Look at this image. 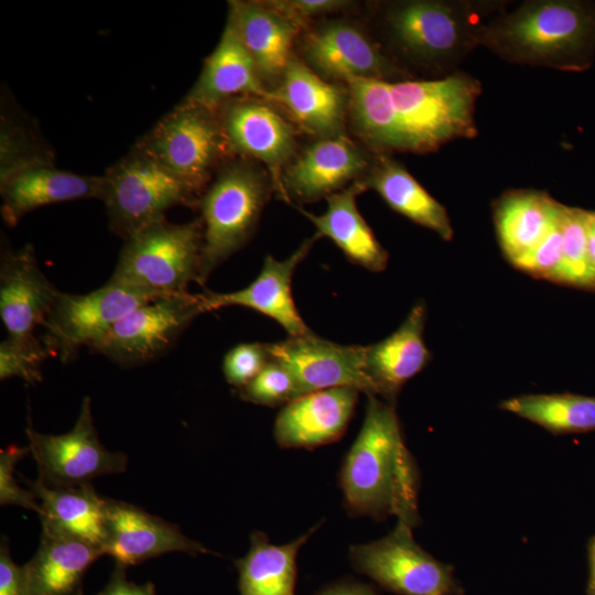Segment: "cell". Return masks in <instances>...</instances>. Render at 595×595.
Instances as JSON below:
<instances>
[{
  "label": "cell",
  "instance_id": "d4e9b609",
  "mask_svg": "<svg viewBox=\"0 0 595 595\" xmlns=\"http://www.w3.org/2000/svg\"><path fill=\"white\" fill-rule=\"evenodd\" d=\"M238 96L269 99L270 91L261 83L235 28L226 20L218 44L206 57L197 80L183 100L216 110Z\"/></svg>",
  "mask_w": 595,
  "mask_h": 595
},
{
  "label": "cell",
  "instance_id": "5bb4252c",
  "mask_svg": "<svg viewBox=\"0 0 595 595\" xmlns=\"http://www.w3.org/2000/svg\"><path fill=\"white\" fill-rule=\"evenodd\" d=\"M300 40L302 61L325 80H407L401 67L354 21L332 19L311 24Z\"/></svg>",
  "mask_w": 595,
  "mask_h": 595
},
{
  "label": "cell",
  "instance_id": "5b68a950",
  "mask_svg": "<svg viewBox=\"0 0 595 595\" xmlns=\"http://www.w3.org/2000/svg\"><path fill=\"white\" fill-rule=\"evenodd\" d=\"M484 4L466 1L409 0L386 6L390 43L408 61L442 72L479 45Z\"/></svg>",
  "mask_w": 595,
  "mask_h": 595
},
{
  "label": "cell",
  "instance_id": "3957f363",
  "mask_svg": "<svg viewBox=\"0 0 595 595\" xmlns=\"http://www.w3.org/2000/svg\"><path fill=\"white\" fill-rule=\"evenodd\" d=\"M595 44V12L565 0L526 1L486 22L479 35L500 57L553 68L582 66Z\"/></svg>",
  "mask_w": 595,
  "mask_h": 595
},
{
  "label": "cell",
  "instance_id": "f1b7e54d",
  "mask_svg": "<svg viewBox=\"0 0 595 595\" xmlns=\"http://www.w3.org/2000/svg\"><path fill=\"white\" fill-rule=\"evenodd\" d=\"M365 190H374L396 212L451 240L453 228L444 206L432 197L398 161L375 153L368 173L360 180Z\"/></svg>",
  "mask_w": 595,
  "mask_h": 595
},
{
  "label": "cell",
  "instance_id": "b9f144b4",
  "mask_svg": "<svg viewBox=\"0 0 595 595\" xmlns=\"http://www.w3.org/2000/svg\"><path fill=\"white\" fill-rule=\"evenodd\" d=\"M125 566L116 564V569L107 586L98 595H154L152 584L138 585L126 578Z\"/></svg>",
  "mask_w": 595,
  "mask_h": 595
},
{
  "label": "cell",
  "instance_id": "8fae6325",
  "mask_svg": "<svg viewBox=\"0 0 595 595\" xmlns=\"http://www.w3.org/2000/svg\"><path fill=\"white\" fill-rule=\"evenodd\" d=\"M232 156L262 164L284 201L282 174L298 154L296 127L269 99L238 96L216 109Z\"/></svg>",
  "mask_w": 595,
  "mask_h": 595
},
{
  "label": "cell",
  "instance_id": "30bf717a",
  "mask_svg": "<svg viewBox=\"0 0 595 595\" xmlns=\"http://www.w3.org/2000/svg\"><path fill=\"white\" fill-rule=\"evenodd\" d=\"M207 312L204 293L158 298L123 315L89 349L122 367L143 365L170 350L191 323Z\"/></svg>",
  "mask_w": 595,
  "mask_h": 595
},
{
  "label": "cell",
  "instance_id": "cb8c5ba5",
  "mask_svg": "<svg viewBox=\"0 0 595 595\" xmlns=\"http://www.w3.org/2000/svg\"><path fill=\"white\" fill-rule=\"evenodd\" d=\"M104 175H84L40 165L18 172L0 182L1 215L15 226L31 210L45 205L87 198L101 201Z\"/></svg>",
  "mask_w": 595,
  "mask_h": 595
},
{
  "label": "cell",
  "instance_id": "74e56055",
  "mask_svg": "<svg viewBox=\"0 0 595 595\" xmlns=\"http://www.w3.org/2000/svg\"><path fill=\"white\" fill-rule=\"evenodd\" d=\"M272 357L269 343H241L224 357L223 372L226 381L237 390L251 381Z\"/></svg>",
  "mask_w": 595,
  "mask_h": 595
},
{
  "label": "cell",
  "instance_id": "ee69618b",
  "mask_svg": "<svg viewBox=\"0 0 595 595\" xmlns=\"http://www.w3.org/2000/svg\"><path fill=\"white\" fill-rule=\"evenodd\" d=\"M586 234L588 256L595 279V213L587 212Z\"/></svg>",
  "mask_w": 595,
  "mask_h": 595
},
{
  "label": "cell",
  "instance_id": "9c48e42d",
  "mask_svg": "<svg viewBox=\"0 0 595 595\" xmlns=\"http://www.w3.org/2000/svg\"><path fill=\"white\" fill-rule=\"evenodd\" d=\"M403 521L385 538L349 548L351 566L397 595H464L454 566L436 560Z\"/></svg>",
  "mask_w": 595,
  "mask_h": 595
},
{
  "label": "cell",
  "instance_id": "ac0fdd59",
  "mask_svg": "<svg viewBox=\"0 0 595 595\" xmlns=\"http://www.w3.org/2000/svg\"><path fill=\"white\" fill-rule=\"evenodd\" d=\"M269 100L284 110L296 129L315 139L346 134L348 90L325 80L295 55Z\"/></svg>",
  "mask_w": 595,
  "mask_h": 595
},
{
  "label": "cell",
  "instance_id": "836d02e7",
  "mask_svg": "<svg viewBox=\"0 0 595 595\" xmlns=\"http://www.w3.org/2000/svg\"><path fill=\"white\" fill-rule=\"evenodd\" d=\"M587 212L561 205L563 260L560 283L595 288L586 234Z\"/></svg>",
  "mask_w": 595,
  "mask_h": 595
},
{
  "label": "cell",
  "instance_id": "e575fe53",
  "mask_svg": "<svg viewBox=\"0 0 595 595\" xmlns=\"http://www.w3.org/2000/svg\"><path fill=\"white\" fill-rule=\"evenodd\" d=\"M240 399L259 405H286L300 397L291 372L278 360L271 361L246 386L237 390Z\"/></svg>",
  "mask_w": 595,
  "mask_h": 595
},
{
  "label": "cell",
  "instance_id": "44dd1931",
  "mask_svg": "<svg viewBox=\"0 0 595 595\" xmlns=\"http://www.w3.org/2000/svg\"><path fill=\"white\" fill-rule=\"evenodd\" d=\"M229 21L251 56L263 86L274 89L304 29L266 1H228Z\"/></svg>",
  "mask_w": 595,
  "mask_h": 595
},
{
  "label": "cell",
  "instance_id": "d590c367",
  "mask_svg": "<svg viewBox=\"0 0 595 595\" xmlns=\"http://www.w3.org/2000/svg\"><path fill=\"white\" fill-rule=\"evenodd\" d=\"M50 357L42 342L21 344L6 338L0 344V379L21 378L29 383L42 380V365Z\"/></svg>",
  "mask_w": 595,
  "mask_h": 595
},
{
  "label": "cell",
  "instance_id": "60d3db41",
  "mask_svg": "<svg viewBox=\"0 0 595 595\" xmlns=\"http://www.w3.org/2000/svg\"><path fill=\"white\" fill-rule=\"evenodd\" d=\"M0 595H30L24 567L12 560L6 539L0 547Z\"/></svg>",
  "mask_w": 595,
  "mask_h": 595
},
{
  "label": "cell",
  "instance_id": "603a6c76",
  "mask_svg": "<svg viewBox=\"0 0 595 595\" xmlns=\"http://www.w3.org/2000/svg\"><path fill=\"white\" fill-rule=\"evenodd\" d=\"M426 309L416 303L400 327L387 338L364 346V370L374 396L396 404L402 386L430 361L423 332Z\"/></svg>",
  "mask_w": 595,
  "mask_h": 595
},
{
  "label": "cell",
  "instance_id": "4fadbf2b",
  "mask_svg": "<svg viewBox=\"0 0 595 595\" xmlns=\"http://www.w3.org/2000/svg\"><path fill=\"white\" fill-rule=\"evenodd\" d=\"M29 452L39 469V480L52 487L90 484L97 477L123 473L128 456L107 450L98 439L91 413V400L85 397L71 431L60 435L26 429Z\"/></svg>",
  "mask_w": 595,
  "mask_h": 595
},
{
  "label": "cell",
  "instance_id": "8d00e7d4",
  "mask_svg": "<svg viewBox=\"0 0 595 595\" xmlns=\"http://www.w3.org/2000/svg\"><path fill=\"white\" fill-rule=\"evenodd\" d=\"M563 260V239L561 230V209L556 223L544 238L513 266L538 278L560 282Z\"/></svg>",
  "mask_w": 595,
  "mask_h": 595
},
{
  "label": "cell",
  "instance_id": "f546056e",
  "mask_svg": "<svg viewBox=\"0 0 595 595\" xmlns=\"http://www.w3.org/2000/svg\"><path fill=\"white\" fill-rule=\"evenodd\" d=\"M561 204L538 191H512L495 204L494 220L500 248L515 263L531 251L560 216Z\"/></svg>",
  "mask_w": 595,
  "mask_h": 595
},
{
  "label": "cell",
  "instance_id": "ffe728a7",
  "mask_svg": "<svg viewBox=\"0 0 595 595\" xmlns=\"http://www.w3.org/2000/svg\"><path fill=\"white\" fill-rule=\"evenodd\" d=\"M320 238L321 236L316 232L305 239L284 260H277L268 255L258 277L244 289L227 293L206 291L204 295L208 312L227 306L247 307L274 320L289 333V336L312 334L313 332L301 317L293 301L291 282L296 267Z\"/></svg>",
  "mask_w": 595,
  "mask_h": 595
},
{
  "label": "cell",
  "instance_id": "e0dca14e",
  "mask_svg": "<svg viewBox=\"0 0 595 595\" xmlns=\"http://www.w3.org/2000/svg\"><path fill=\"white\" fill-rule=\"evenodd\" d=\"M61 291L42 272L34 249L2 248L0 257V316L9 339L36 344Z\"/></svg>",
  "mask_w": 595,
  "mask_h": 595
},
{
  "label": "cell",
  "instance_id": "1f68e13d",
  "mask_svg": "<svg viewBox=\"0 0 595 595\" xmlns=\"http://www.w3.org/2000/svg\"><path fill=\"white\" fill-rule=\"evenodd\" d=\"M500 408L553 434L595 431V397L573 393L523 394L502 401Z\"/></svg>",
  "mask_w": 595,
  "mask_h": 595
},
{
  "label": "cell",
  "instance_id": "7a4b0ae2",
  "mask_svg": "<svg viewBox=\"0 0 595 595\" xmlns=\"http://www.w3.org/2000/svg\"><path fill=\"white\" fill-rule=\"evenodd\" d=\"M361 429L339 473L344 506L351 517L396 516L420 524V472L405 445L394 404L368 394Z\"/></svg>",
  "mask_w": 595,
  "mask_h": 595
},
{
  "label": "cell",
  "instance_id": "2e32d148",
  "mask_svg": "<svg viewBox=\"0 0 595 595\" xmlns=\"http://www.w3.org/2000/svg\"><path fill=\"white\" fill-rule=\"evenodd\" d=\"M269 349L293 376L300 397L337 387L374 394L364 370V346L340 345L312 333L269 343Z\"/></svg>",
  "mask_w": 595,
  "mask_h": 595
},
{
  "label": "cell",
  "instance_id": "6da1fadb",
  "mask_svg": "<svg viewBox=\"0 0 595 595\" xmlns=\"http://www.w3.org/2000/svg\"><path fill=\"white\" fill-rule=\"evenodd\" d=\"M345 85L348 126L372 153H429L477 133L475 105L482 88L465 73L425 80L355 78Z\"/></svg>",
  "mask_w": 595,
  "mask_h": 595
},
{
  "label": "cell",
  "instance_id": "ba28073f",
  "mask_svg": "<svg viewBox=\"0 0 595 595\" xmlns=\"http://www.w3.org/2000/svg\"><path fill=\"white\" fill-rule=\"evenodd\" d=\"M136 145L156 159L198 198L232 158L216 110L182 99Z\"/></svg>",
  "mask_w": 595,
  "mask_h": 595
},
{
  "label": "cell",
  "instance_id": "7402d4cb",
  "mask_svg": "<svg viewBox=\"0 0 595 595\" xmlns=\"http://www.w3.org/2000/svg\"><path fill=\"white\" fill-rule=\"evenodd\" d=\"M359 390L337 387L304 394L282 408L273 434L284 448H313L333 443L345 433Z\"/></svg>",
  "mask_w": 595,
  "mask_h": 595
},
{
  "label": "cell",
  "instance_id": "52a82bcc",
  "mask_svg": "<svg viewBox=\"0 0 595 595\" xmlns=\"http://www.w3.org/2000/svg\"><path fill=\"white\" fill-rule=\"evenodd\" d=\"M102 175L109 227L123 240L165 219L172 207L198 206L199 198L180 178L136 144Z\"/></svg>",
  "mask_w": 595,
  "mask_h": 595
},
{
  "label": "cell",
  "instance_id": "ab89813d",
  "mask_svg": "<svg viewBox=\"0 0 595 595\" xmlns=\"http://www.w3.org/2000/svg\"><path fill=\"white\" fill-rule=\"evenodd\" d=\"M270 7L299 23L304 30L313 19L345 10L351 2L344 0H268Z\"/></svg>",
  "mask_w": 595,
  "mask_h": 595
},
{
  "label": "cell",
  "instance_id": "4316f807",
  "mask_svg": "<svg viewBox=\"0 0 595 595\" xmlns=\"http://www.w3.org/2000/svg\"><path fill=\"white\" fill-rule=\"evenodd\" d=\"M360 180L346 188L329 195L327 208L321 215L298 207L315 226L321 237L329 238L347 259L369 271H383L388 263V252L360 215L356 197L365 192Z\"/></svg>",
  "mask_w": 595,
  "mask_h": 595
},
{
  "label": "cell",
  "instance_id": "f6af8a7d",
  "mask_svg": "<svg viewBox=\"0 0 595 595\" xmlns=\"http://www.w3.org/2000/svg\"><path fill=\"white\" fill-rule=\"evenodd\" d=\"M588 551V580L586 595H595V536L591 538L587 547Z\"/></svg>",
  "mask_w": 595,
  "mask_h": 595
},
{
  "label": "cell",
  "instance_id": "4dcf8cb0",
  "mask_svg": "<svg viewBox=\"0 0 595 595\" xmlns=\"http://www.w3.org/2000/svg\"><path fill=\"white\" fill-rule=\"evenodd\" d=\"M318 526L283 545L270 543L263 532H253L248 553L235 561L240 595H295L298 553Z\"/></svg>",
  "mask_w": 595,
  "mask_h": 595
},
{
  "label": "cell",
  "instance_id": "7c38bea8",
  "mask_svg": "<svg viewBox=\"0 0 595 595\" xmlns=\"http://www.w3.org/2000/svg\"><path fill=\"white\" fill-rule=\"evenodd\" d=\"M154 299L110 281L85 294L61 292L43 325L41 342L50 356L68 363L82 347L90 348L98 342L123 315Z\"/></svg>",
  "mask_w": 595,
  "mask_h": 595
},
{
  "label": "cell",
  "instance_id": "83f0119b",
  "mask_svg": "<svg viewBox=\"0 0 595 595\" xmlns=\"http://www.w3.org/2000/svg\"><path fill=\"white\" fill-rule=\"evenodd\" d=\"M26 484L41 507L42 531L82 539L104 552L106 499L90 484L52 487L39 479Z\"/></svg>",
  "mask_w": 595,
  "mask_h": 595
},
{
  "label": "cell",
  "instance_id": "277c9868",
  "mask_svg": "<svg viewBox=\"0 0 595 595\" xmlns=\"http://www.w3.org/2000/svg\"><path fill=\"white\" fill-rule=\"evenodd\" d=\"M272 193L271 177L257 162L232 156L218 169L197 206L204 230L199 284L249 242Z\"/></svg>",
  "mask_w": 595,
  "mask_h": 595
},
{
  "label": "cell",
  "instance_id": "7bdbcfd3",
  "mask_svg": "<svg viewBox=\"0 0 595 595\" xmlns=\"http://www.w3.org/2000/svg\"><path fill=\"white\" fill-rule=\"evenodd\" d=\"M316 595H378L374 586L355 580H342L321 589Z\"/></svg>",
  "mask_w": 595,
  "mask_h": 595
},
{
  "label": "cell",
  "instance_id": "d6a6232c",
  "mask_svg": "<svg viewBox=\"0 0 595 595\" xmlns=\"http://www.w3.org/2000/svg\"><path fill=\"white\" fill-rule=\"evenodd\" d=\"M54 152L29 119L1 108L0 182L23 170L55 165Z\"/></svg>",
  "mask_w": 595,
  "mask_h": 595
},
{
  "label": "cell",
  "instance_id": "484cf974",
  "mask_svg": "<svg viewBox=\"0 0 595 595\" xmlns=\"http://www.w3.org/2000/svg\"><path fill=\"white\" fill-rule=\"evenodd\" d=\"M102 550L82 539L42 531L39 549L25 564L30 595H83V581Z\"/></svg>",
  "mask_w": 595,
  "mask_h": 595
},
{
  "label": "cell",
  "instance_id": "9a60e30c",
  "mask_svg": "<svg viewBox=\"0 0 595 595\" xmlns=\"http://www.w3.org/2000/svg\"><path fill=\"white\" fill-rule=\"evenodd\" d=\"M375 153L345 136L315 139L299 152L282 174L284 201L311 203L327 198L370 170Z\"/></svg>",
  "mask_w": 595,
  "mask_h": 595
},
{
  "label": "cell",
  "instance_id": "f35d334b",
  "mask_svg": "<svg viewBox=\"0 0 595 595\" xmlns=\"http://www.w3.org/2000/svg\"><path fill=\"white\" fill-rule=\"evenodd\" d=\"M28 452L29 447L22 448L14 444L0 451V504L20 506L40 513L41 507L35 495L20 487L14 478V467Z\"/></svg>",
  "mask_w": 595,
  "mask_h": 595
},
{
  "label": "cell",
  "instance_id": "8992f818",
  "mask_svg": "<svg viewBox=\"0 0 595 595\" xmlns=\"http://www.w3.org/2000/svg\"><path fill=\"white\" fill-rule=\"evenodd\" d=\"M203 247L201 218L160 220L123 240L108 281L155 299L188 292L190 283L199 284Z\"/></svg>",
  "mask_w": 595,
  "mask_h": 595
},
{
  "label": "cell",
  "instance_id": "d6986e66",
  "mask_svg": "<svg viewBox=\"0 0 595 595\" xmlns=\"http://www.w3.org/2000/svg\"><path fill=\"white\" fill-rule=\"evenodd\" d=\"M105 532L104 553L125 567L169 552L213 553L175 524L113 499H106Z\"/></svg>",
  "mask_w": 595,
  "mask_h": 595
}]
</instances>
